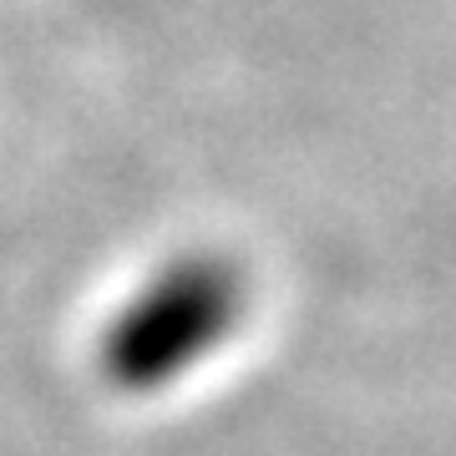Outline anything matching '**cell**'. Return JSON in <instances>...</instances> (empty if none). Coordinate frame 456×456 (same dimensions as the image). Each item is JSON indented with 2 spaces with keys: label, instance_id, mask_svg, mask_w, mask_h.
Segmentation results:
<instances>
[{
  "label": "cell",
  "instance_id": "1",
  "mask_svg": "<svg viewBox=\"0 0 456 456\" xmlns=\"http://www.w3.org/2000/svg\"><path fill=\"white\" fill-rule=\"evenodd\" d=\"M244 314V279L224 259H178L132 294L102 340V365L122 391L167 386L208 355Z\"/></svg>",
  "mask_w": 456,
  "mask_h": 456
}]
</instances>
